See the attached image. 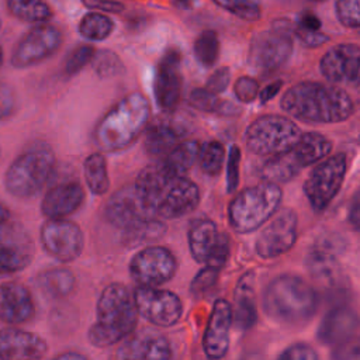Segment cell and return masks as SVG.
<instances>
[{
	"instance_id": "6",
	"label": "cell",
	"mask_w": 360,
	"mask_h": 360,
	"mask_svg": "<svg viewBox=\"0 0 360 360\" xmlns=\"http://www.w3.org/2000/svg\"><path fill=\"white\" fill-rule=\"evenodd\" d=\"M55 169V155L45 143H34L8 166L4 186L10 194L28 198L42 190Z\"/></svg>"
},
{
	"instance_id": "23",
	"label": "cell",
	"mask_w": 360,
	"mask_h": 360,
	"mask_svg": "<svg viewBox=\"0 0 360 360\" xmlns=\"http://www.w3.org/2000/svg\"><path fill=\"white\" fill-rule=\"evenodd\" d=\"M46 342L37 333L7 328L0 330V359L34 360L46 353Z\"/></svg>"
},
{
	"instance_id": "14",
	"label": "cell",
	"mask_w": 360,
	"mask_h": 360,
	"mask_svg": "<svg viewBox=\"0 0 360 360\" xmlns=\"http://www.w3.org/2000/svg\"><path fill=\"white\" fill-rule=\"evenodd\" d=\"M134 300L139 315L156 326L169 328L181 318V301L169 290L139 285L134 292Z\"/></svg>"
},
{
	"instance_id": "45",
	"label": "cell",
	"mask_w": 360,
	"mask_h": 360,
	"mask_svg": "<svg viewBox=\"0 0 360 360\" xmlns=\"http://www.w3.org/2000/svg\"><path fill=\"white\" fill-rule=\"evenodd\" d=\"M239 165H240V149L233 145L229 150L228 166H226V190L235 191L239 184Z\"/></svg>"
},
{
	"instance_id": "19",
	"label": "cell",
	"mask_w": 360,
	"mask_h": 360,
	"mask_svg": "<svg viewBox=\"0 0 360 360\" xmlns=\"http://www.w3.org/2000/svg\"><path fill=\"white\" fill-rule=\"evenodd\" d=\"M180 52L169 49L160 59L155 75V98L158 105L165 111H172L180 101L183 76L180 69Z\"/></svg>"
},
{
	"instance_id": "44",
	"label": "cell",
	"mask_w": 360,
	"mask_h": 360,
	"mask_svg": "<svg viewBox=\"0 0 360 360\" xmlns=\"http://www.w3.org/2000/svg\"><path fill=\"white\" fill-rule=\"evenodd\" d=\"M233 91H235V96L238 97L239 101L250 103L259 94V84L253 77L242 76L235 82Z\"/></svg>"
},
{
	"instance_id": "54",
	"label": "cell",
	"mask_w": 360,
	"mask_h": 360,
	"mask_svg": "<svg viewBox=\"0 0 360 360\" xmlns=\"http://www.w3.org/2000/svg\"><path fill=\"white\" fill-rule=\"evenodd\" d=\"M281 86H283V82H281V80H276V82H271L270 84H267V86L259 93L262 103L270 101V100L280 91Z\"/></svg>"
},
{
	"instance_id": "37",
	"label": "cell",
	"mask_w": 360,
	"mask_h": 360,
	"mask_svg": "<svg viewBox=\"0 0 360 360\" xmlns=\"http://www.w3.org/2000/svg\"><path fill=\"white\" fill-rule=\"evenodd\" d=\"M190 104L200 110V111H205V112H218V114H224V112H232V111H238V108L232 104H229L225 100L218 98V96L210 90L204 89H195L191 94H190Z\"/></svg>"
},
{
	"instance_id": "4",
	"label": "cell",
	"mask_w": 360,
	"mask_h": 360,
	"mask_svg": "<svg viewBox=\"0 0 360 360\" xmlns=\"http://www.w3.org/2000/svg\"><path fill=\"white\" fill-rule=\"evenodd\" d=\"M263 308L274 321L300 326L315 315L318 297L315 290L301 277L281 274L267 284L263 292Z\"/></svg>"
},
{
	"instance_id": "40",
	"label": "cell",
	"mask_w": 360,
	"mask_h": 360,
	"mask_svg": "<svg viewBox=\"0 0 360 360\" xmlns=\"http://www.w3.org/2000/svg\"><path fill=\"white\" fill-rule=\"evenodd\" d=\"M96 52L94 48L90 45H80L76 46L65 59L63 62V73L66 76L76 75L79 70H82L89 62L93 60Z\"/></svg>"
},
{
	"instance_id": "18",
	"label": "cell",
	"mask_w": 360,
	"mask_h": 360,
	"mask_svg": "<svg viewBox=\"0 0 360 360\" xmlns=\"http://www.w3.org/2000/svg\"><path fill=\"white\" fill-rule=\"evenodd\" d=\"M321 73L335 84L360 87V46L338 44L319 62Z\"/></svg>"
},
{
	"instance_id": "31",
	"label": "cell",
	"mask_w": 360,
	"mask_h": 360,
	"mask_svg": "<svg viewBox=\"0 0 360 360\" xmlns=\"http://www.w3.org/2000/svg\"><path fill=\"white\" fill-rule=\"evenodd\" d=\"M200 143L197 141H181L159 162L172 173L184 176L198 159Z\"/></svg>"
},
{
	"instance_id": "21",
	"label": "cell",
	"mask_w": 360,
	"mask_h": 360,
	"mask_svg": "<svg viewBox=\"0 0 360 360\" xmlns=\"http://www.w3.org/2000/svg\"><path fill=\"white\" fill-rule=\"evenodd\" d=\"M232 307L226 300H217L202 338L204 352L210 359H221L229 347Z\"/></svg>"
},
{
	"instance_id": "59",
	"label": "cell",
	"mask_w": 360,
	"mask_h": 360,
	"mask_svg": "<svg viewBox=\"0 0 360 360\" xmlns=\"http://www.w3.org/2000/svg\"><path fill=\"white\" fill-rule=\"evenodd\" d=\"M359 145H360V139H359Z\"/></svg>"
},
{
	"instance_id": "42",
	"label": "cell",
	"mask_w": 360,
	"mask_h": 360,
	"mask_svg": "<svg viewBox=\"0 0 360 360\" xmlns=\"http://www.w3.org/2000/svg\"><path fill=\"white\" fill-rule=\"evenodd\" d=\"M335 11L343 25L360 27V0H338Z\"/></svg>"
},
{
	"instance_id": "56",
	"label": "cell",
	"mask_w": 360,
	"mask_h": 360,
	"mask_svg": "<svg viewBox=\"0 0 360 360\" xmlns=\"http://www.w3.org/2000/svg\"><path fill=\"white\" fill-rule=\"evenodd\" d=\"M8 219H10V211H8V208L0 202V225L6 224Z\"/></svg>"
},
{
	"instance_id": "41",
	"label": "cell",
	"mask_w": 360,
	"mask_h": 360,
	"mask_svg": "<svg viewBox=\"0 0 360 360\" xmlns=\"http://www.w3.org/2000/svg\"><path fill=\"white\" fill-rule=\"evenodd\" d=\"M94 69L100 77H111L122 72L124 66L120 58L111 51H101L94 58Z\"/></svg>"
},
{
	"instance_id": "13",
	"label": "cell",
	"mask_w": 360,
	"mask_h": 360,
	"mask_svg": "<svg viewBox=\"0 0 360 360\" xmlns=\"http://www.w3.org/2000/svg\"><path fill=\"white\" fill-rule=\"evenodd\" d=\"M177 269L174 255L162 246H150L139 250L129 263L132 280L145 287H158L167 283Z\"/></svg>"
},
{
	"instance_id": "15",
	"label": "cell",
	"mask_w": 360,
	"mask_h": 360,
	"mask_svg": "<svg viewBox=\"0 0 360 360\" xmlns=\"http://www.w3.org/2000/svg\"><path fill=\"white\" fill-rule=\"evenodd\" d=\"M44 249L60 262H73L83 250L84 238L82 229L65 218H49L41 228Z\"/></svg>"
},
{
	"instance_id": "9",
	"label": "cell",
	"mask_w": 360,
	"mask_h": 360,
	"mask_svg": "<svg viewBox=\"0 0 360 360\" xmlns=\"http://www.w3.org/2000/svg\"><path fill=\"white\" fill-rule=\"evenodd\" d=\"M301 136L300 128L287 117L267 114L256 118L246 129V146L262 156H273L290 149Z\"/></svg>"
},
{
	"instance_id": "51",
	"label": "cell",
	"mask_w": 360,
	"mask_h": 360,
	"mask_svg": "<svg viewBox=\"0 0 360 360\" xmlns=\"http://www.w3.org/2000/svg\"><path fill=\"white\" fill-rule=\"evenodd\" d=\"M89 8L110 11V13H118L122 11L124 6L115 0H82Z\"/></svg>"
},
{
	"instance_id": "1",
	"label": "cell",
	"mask_w": 360,
	"mask_h": 360,
	"mask_svg": "<svg viewBox=\"0 0 360 360\" xmlns=\"http://www.w3.org/2000/svg\"><path fill=\"white\" fill-rule=\"evenodd\" d=\"M135 184L148 207L160 218H180L200 201L198 187L184 176L172 173L160 162L145 167Z\"/></svg>"
},
{
	"instance_id": "3",
	"label": "cell",
	"mask_w": 360,
	"mask_h": 360,
	"mask_svg": "<svg viewBox=\"0 0 360 360\" xmlns=\"http://www.w3.org/2000/svg\"><path fill=\"white\" fill-rule=\"evenodd\" d=\"M134 294L118 283L107 285L97 302V319L89 330L93 346L105 347L129 336L138 322Z\"/></svg>"
},
{
	"instance_id": "50",
	"label": "cell",
	"mask_w": 360,
	"mask_h": 360,
	"mask_svg": "<svg viewBox=\"0 0 360 360\" xmlns=\"http://www.w3.org/2000/svg\"><path fill=\"white\" fill-rule=\"evenodd\" d=\"M333 357L338 359H360V340H349L340 346H338Z\"/></svg>"
},
{
	"instance_id": "22",
	"label": "cell",
	"mask_w": 360,
	"mask_h": 360,
	"mask_svg": "<svg viewBox=\"0 0 360 360\" xmlns=\"http://www.w3.org/2000/svg\"><path fill=\"white\" fill-rule=\"evenodd\" d=\"M357 326V314L350 307L339 304L326 312L316 330V338L323 345L340 346L353 338Z\"/></svg>"
},
{
	"instance_id": "34",
	"label": "cell",
	"mask_w": 360,
	"mask_h": 360,
	"mask_svg": "<svg viewBox=\"0 0 360 360\" xmlns=\"http://www.w3.org/2000/svg\"><path fill=\"white\" fill-rule=\"evenodd\" d=\"M6 4L14 17L27 22H42L52 15L45 0H6Z\"/></svg>"
},
{
	"instance_id": "29",
	"label": "cell",
	"mask_w": 360,
	"mask_h": 360,
	"mask_svg": "<svg viewBox=\"0 0 360 360\" xmlns=\"http://www.w3.org/2000/svg\"><path fill=\"white\" fill-rule=\"evenodd\" d=\"M184 131L173 124L172 121L162 120L153 122L145 132L143 146L148 155L155 158H163L167 155L177 143L183 141Z\"/></svg>"
},
{
	"instance_id": "43",
	"label": "cell",
	"mask_w": 360,
	"mask_h": 360,
	"mask_svg": "<svg viewBox=\"0 0 360 360\" xmlns=\"http://www.w3.org/2000/svg\"><path fill=\"white\" fill-rule=\"evenodd\" d=\"M218 274H219V269H215V267H211V266L205 264V267L201 269L198 271V274L193 278L191 292L197 297L205 294L217 283Z\"/></svg>"
},
{
	"instance_id": "26",
	"label": "cell",
	"mask_w": 360,
	"mask_h": 360,
	"mask_svg": "<svg viewBox=\"0 0 360 360\" xmlns=\"http://www.w3.org/2000/svg\"><path fill=\"white\" fill-rule=\"evenodd\" d=\"M117 357L125 360H166L172 357V349L163 335L141 332L124 342L117 352Z\"/></svg>"
},
{
	"instance_id": "55",
	"label": "cell",
	"mask_w": 360,
	"mask_h": 360,
	"mask_svg": "<svg viewBox=\"0 0 360 360\" xmlns=\"http://www.w3.org/2000/svg\"><path fill=\"white\" fill-rule=\"evenodd\" d=\"M56 359H66V360H70V359H75V360H84L86 356L82 354V353H77V352H66V353H60L56 356Z\"/></svg>"
},
{
	"instance_id": "16",
	"label": "cell",
	"mask_w": 360,
	"mask_h": 360,
	"mask_svg": "<svg viewBox=\"0 0 360 360\" xmlns=\"http://www.w3.org/2000/svg\"><path fill=\"white\" fill-rule=\"evenodd\" d=\"M62 32L55 25L41 24L30 30L15 45L11 63L15 68H28L55 53L62 44Z\"/></svg>"
},
{
	"instance_id": "35",
	"label": "cell",
	"mask_w": 360,
	"mask_h": 360,
	"mask_svg": "<svg viewBox=\"0 0 360 360\" xmlns=\"http://www.w3.org/2000/svg\"><path fill=\"white\" fill-rule=\"evenodd\" d=\"M114 30V22L110 17L101 13H89L79 22V32L90 41H103Z\"/></svg>"
},
{
	"instance_id": "28",
	"label": "cell",
	"mask_w": 360,
	"mask_h": 360,
	"mask_svg": "<svg viewBox=\"0 0 360 360\" xmlns=\"http://www.w3.org/2000/svg\"><path fill=\"white\" fill-rule=\"evenodd\" d=\"M232 307V323L242 330L250 329L257 319V308L255 298V274L245 273L235 288Z\"/></svg>"
},
{
	"instance_id": "10",
	"label": "cell",
	"mask_w": 360,
	"mask_h": 360,
	"mask_svg": "<svg viewBox=\"0 0 360 360\" xmlns=\"http://www.w3.org/2000/svg\"><path fill=\"white\" fill-rule=\"evenodd\" d=\"M292 34L287 21H277L266 31L256 34L249 46V63L259 73L280 69L291 56Z\"/></svg>"
},
{
	"instance_id": "27",
	"label": "cell",
	"mask_w": 360,
	"mask_h": 360,
	"mask_svg": "<svg viewBox=\"0 0 360 360\" xmlns=\"http://www.w3.org/2000/svg\"><path fill=\"white\" fill-rule=\"evenodd\" d=\"M83 200V187L77 181H66L53 186L44 195L41 210L48 218H65L75 212Z\"/></svg>"
},
{
	"instance_id": "39",
	"label": "cell",
	"mask_w": 360,
	"mask_h": 360,
	"mask_svg": "<svg viewBox=\"0 0 360 360\" xmlns=\"http://www.w3.org/2000/svg\"><path fill=\"white\" fill-rule=\"evenodd\" d=\"M219 7L235 14L239 18L255 21L262 15L260 6L256 0H212Z\"/></svg>"
},
{
	"instance_id": "30",
	"label": "cell",
	"mask_w": 360,
	"mask_h": 360,
	"mask_svg": "<svg viewBox=\"0 0 360 360\" xmlns=\"http://www.w3.org/2000/svg\"><path fill=\"white\" fill-rule=\"evenodd\" d=\"M330 149L332 142L318 132H307L301 135L298 141L290 148L294 159L302 169L322 160L329 155Z\"/></svg>"
},
{
	"instance_id": "58",
	"label": "cell",
	"mask_w": 360,
	"mask_h": 360,
	"mask_svg": "<svg viewBox=\"0 0 360 360\" xmlns=\"http://www.w3.org/2000/svg\"><path fill=\"white\" fill-rule=\"evenodd\" d=\"M312 1H325V0H312Z\"/></svg>"
},
{
	"instance_id": "8",
	"label": "cell",
	"mask_w": 360,
	"mask_h": 360,
	"mask_svg": "<svg viewBox=\"0 0 360 360\" xmlns=\"http://www.w3.org/2000/svg\"><path fill=\"white\" fill-rule=\"evenodd\" d=\"M107 219L117 228L145 239L159 238L165 226L145 202L136 184L118 190L105 207Z\"/></svg>"
},
{
	"instance_id": "24",
	"label": "cell",
	"mask_w": 360,
	"mask_h": 360,
	"mask_svg": "<svg viewBox=\"0 0 360 360\" xmlns=\"http://www.w3.org/2000/svg\"><path fill=\"white\" fill-rule=\"evenodd\" d=\"M32 260L28 235L18 228L0 231V273H15Z\"/></svg>"
},
{
	"instance_id": "32",
	"label": "cell",
	"mask_w": 360,
	"mask_h": 360,
	"mask_svg": "<svg viewBox=\"0 0 360 360\" xmlns=\"http://www.w3.org/2000/svg\"><path fill=\"white\" fill-rule=\"evenodd\" d=\"M38 284L48 297L62 298L72 292L75 276L68 269H52L38 277Z\"/></svg>"
},
{
	"instance_id": "25",
	"label": "cell",
	"mask_w": 360,
	"mask_h": 360,
	"mask_svg": "<svg viewBox=\"0 0 360 360\" xmlns=\"http://www.w3.org/2000/svg\"><path fill=\"white\" fill-rule=\"evenodd\" d=\"M35 307L28 288L20 283H6L0 287V321L20 325L34 316Z\"/></svg>"
},
{
	"instance_id": "33",
	"label": "cell",
	"mask_w": 360,
	"mask_h": 360,
	"mask_svg": "<svg viewBox=\"0 0 360 360\" xmlns=\"http://www.w3.org/2000/svg\"><path fill=\"white\" fill-rule=\"evenodd\" d=\"M84 179L89 188L94 194H104L110 187V179L107 172L105 158L96 152L86 158L84 160Z\"/></svg>"
},
{
	"instance_id": "38",
	"label": "cell",
	"mask_w": 360,
	"mask_h": 360,
	"mask_svg": "<svg viewBox=\"0 0 360 360\" xmlns=\"http://www.w3.org/2000/svg\"><path fill=\"white\" fill-rule=\"evenodd\" d=\"M224 158H225V149L221 142L211 141L204 146H200V153H198L200 167L204 173L210 176H215L221 172Z\"/></svg>"
},
{
	"instance_id": "48",
	"label": "cell",
	"mask_w": 360,
	"mask_h": 360,
	"mask_svg": "<svg viewBox=\"0 0 360 360\" xmlns=\"http://www.w3.org/2000/svg\"><path fill=\"white\" fill-rule=\"evenodd\" d=\"M14 108H15V96L13 89L6 83H0V121L10 117Z\"/></svg>"
},
{
	"instance_id": "2",
	"label": "cell",
	"mask_w": 360,
	"mask_h": 360,
	"mask_svg": "<svg viewBox=\"0 0 360 360\" xmlns=\"http://www.w3.org/2000/svg\"><path fill=\"white\" fill-rule=\"evenodd\" d=\"M281 108L304 122L333 124L347 120L354 107L350 96L338 86L301 82L284 93Z\"/></svg>"
},
{
	"instance_id": "57",
	"label": "cell",
	"mask_w": 360,
	"mask_h": 360,
	"mask_svg": "<svg viewBox=\"0 0 360 360\" xmlns=\"http://www.w3.org/2000/svg\"><path fill=\"white\" fill-rule=\"evenodd\" d=\"M3 65V49L0 48V66Z\"/></svg>"
},
{
	"instance_id": "5",
	"label": "cell",
	"mask_w": 360,
	"mask_h": 360,
	"mask_svg": "<svg viewBox=\"0 0 360 360\" xmlns=\"http://www.w3.org/2000/svg\"><path fill=\"white\" fill-rule=\"evenodd\" d=\"M149 118V103L141 93L121 98L98 122L94 141L103 150L127 148L143 131Z\"/></svg>"
},
{
	"instance_id": "11",
	"label": "cell",
	"mask_w": 360,
	"mask_h": 360,
	"mask_svg": "<svg viewBox=\"0 0 360 360\" xmlns=\"http://www.w3.org/2000/svg\"><path fill=\"white\" fill-rule=\"evenodd\" d=\"M346 174V156L343 153L323 159L309 173L304 183V193L311 207L321 212L339 193Z\"/></svg>"
},
{
	"instance_id": "49",
	"label": "cell",
	"mask_w": 360,
	"mask_h": 360,
	"mask_svg": "<svg viewBox=\"0 0 360 360\" xmlns=\"http://www.w3.org/2000/svg\"><path fill=\"white\" fill-rule=\"evenodd\" d=\"M295 35L298 37V39L305 45V46H319L325 42L329 41V37L322 34L319 30L315 31V30H307V28H301V27H297L294 30Z\"/></svg>"
},
{
	"instance_id": "46",
	"label": "cell",
	"mask_w": 360,
	"mask_h": 360,
	"mask_svg": "<svg viewBox=\"0 0 360 360\" xmlns=\"http://www.w3.org/2000/svg\"><path fill=\"white\" fill-rule=\"evenodd\" d=\"M278 359L281 360H316L318 354L307 343H294L284 349L283 353H280Z\"/></svg>"
},
{
	"instance_id": "20",
	"label": "cell",
	"mask_w": 360,
	"mask_h": 360,
	"mask_svg": "<svg viewBox=\"0 0 360 360\" xmlns=\"http://www.w3.org/2000/svg\"><path fill=\"white\" fill-rule=\"evenodd\" d=\"M305 264L311 277L322 287L329 291H345L346 278L333 245L319 240L309 250Z\"/></svg>"
},
{
	"instance_id": "52",
	"label": "cell",
	"mask_w": 360,
	"mask_h": 360,
	"mask_svg": "<svg viewBox=\"0 0 360 360\" xmlns=\"http://www.w3.org/2000/svg\"><path fill=\"white\" fill-rule=\"evenodd\" d=\"M349 221L352 226L357 231H360V188L354 194L350 208H349Z\"/></svg>"
},
{
	"instance_id": "17",
	"label": "cell",
	"mask_w": 360,
	"mask_h": 360,
	"mask_svg": "<svg viewBox=\"0 0 360 360\" xmlns=\"http://www.w3.org/2000/svg\"><path fill=\"white\" fill-rule=\"evenodd\" d=\"M298 219L292 210H281L256 239V253L262 259H274L288 252L297 240Z\"/></svg>"
},
{
	"instance_id": "53",
	"label": "cell",
	"mask_w": 360,
	"mask_h": 360,
	"mask_svg": "<svg viewBox=\"0 0 360 360\" xmlns=\"http://www.w3.org/2000/svg\"><path fill=\"white\" fill-rule=\"evenodd\" d=\"M298 27L301 28H307V30H315L318 31L321 28V20L311 11H305L300 15V21H298Z\"/></svg>"
},
{
	"instance_id": "12",
	"label": "cell",
	"mask_w": 360,
	"mask_h": 360,
	"mask_svg": "<svg viewBox=\"0 0 360 360\" xmlns=\"http://www.w3.org/2000/svg\"><path fill=\"white\" fill-rule=\"evenodd\" d=\"M188 248L195 262L221 270L229 257L231 240L211 219L201 218L188 228Z\"/></svg>"
},
{
	"instance_id": "36",
	"label": "cell",
	"mask_w": 360,
	"mask_h": 360,
	"mask_svg": "<svg viewBox=\"0 0 360 360\" xmlns=\"http://www.w3.org/2000/svg\"><path fill=\"white\" fill-rule=\"evenodd\" d=\"M194 55L202 66H212L219 55V39L215 31H202L194 41Z\"/></svg>"
},
{
	"instance_id": "47",
	"label": "cell",
	"mask_w": 360,
	"mask_h": 360,
	"mask_svg": "<svg viewBox=\"0 0 360 360\" xmlns=\"http://www.w3.org/2000/svg\"><path fill=\"white\" fill-rule=\"evenodd\" d=\"M229 80H231V72L226 66L224 68H219L217 69L207 80L205 83V89L215 93V94H219L222 93L228 84H229Z\"/></svg>"
},
{
	"instance_id": "7",
	"label": "cell",
	"mask_w": 360,
	"mask_h": 360,
	"mask_svg": "<svg viewBox=\"0 0 360 360\" xmlns=\"http://www.w3.org/2000/svg\"><path fill=\"white\" fill-rule=\"evenodd\" d=\"M283 193L277 183L263 181L242 190L228 208V219L233 231L248 233L257 229L276 214Z\"/></svg>"
}]
</instances>
